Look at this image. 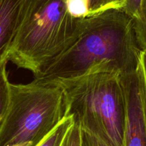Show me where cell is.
I'll use <instances>...</instances> for the list:
<instances>
[{
  "label": "cell",
  "mask_w": 146,
  "mask_h": 146,
  "mask_svg": "<svg viewBox=\"0 0 146 146\" xmlns=\"http://www.w3.org/2000/svg\"><path fill=\"white\" fill-rule=\"evenodd\" d=\"M65 111L64 92L54 82H10L8 107L0 123V146H35L65 117Z\"/></svg>",
  "instance_id": "cell-4"
},
{
  "label": "cell",
  "mask_w": 146,
  "mask_h": 146,
  "mask_svg": "<svg viewBox=\"0 0 146 146\" xmlns=\"http://www.w3.org/2000/svg\"><path fill=\"white\" fill-rule=\"evenodd\" d=\"M81 146H109L94 135L81 129Z\"/></svg>",
  "instance_id": "cell-15"
},
{
  "label": "cell",
  "mask_w": 146,
  "mask_h": 146,
  "mask_svg": "<svg viewBox=\"0 0 146 146\" xmlns=\"http://www.w3.org/2000/svg\"><path fill=\"white\" fill-rule=\"evenodd\" d=\"M90 14L88 17L100 14L110 9H122L123 0H89Z\"/></svg>",
  "instance_id": "cell-11"
},
{
  "label": "cell",
  "mask_w": 146,
  "mask_h": 146,
  "mask_svg": "<svg viewBox=\"0 0 146 146\" xmlns=\"http://www.w3.org/2000/svg\"><path fill=\"white\" fill-rule=\"evenodd\" d=\"M60 146H81V127L74 120Z\"/></svg>",
  "instance_id": "cell-12"
},
{
  "label": "cell",
  "mask_w": 146,
  "mask_h": 146,
  "mask_svg": "<svg viewBox=\"0 0 146 146\" xmlns=\"http://www.w3.org/2000/svg\"><path fill=\"white\" fill-rule=\"evenodd\" d=\"M68 14L74 19H84L90 14L89 0H64Z\"/></svg>",
  "instance_id": "cell-10"
},
{
  "label": "cell",
  "mask_w": 146,
  "mask_h": 146,
  "mask_svg": "<svg viewBox=\"0 0 146 146\" xmlns=\"http://www.w3.org/2000/svg\"><path fill=\"white\" fill-rule=\"evenodd\" d=\"M7 62L6 61L0 64V123L4 118L9 100L10 82L7 71Z\"/></svg>",
  "instance_id": "cell-8"
},
{
  "label": "cell",
  "mask_w": 146,
  "mask_h": 146,
  "mask_svg": "<svg viewBox=\"0 0 146 146\" xmlns=\"http://www.w3.org/2000/svg\"><path fill=\"white\" fill-rule=\"evenodd\" d=\"M138 74L139 77L141 96H142L144 114H145L146 122V50H143L141 52V60H140V64L138 69Z\"/></svg>",
  "instance_id": "cell-13"
},
{
  "label": "cell",
  "mask_w": 146,
  "mask_h": 146,
  "mask_svg": "<svg viewBox=\"0 0 146 146\" xmlns=\"http://www.w3.org/2000/svg\"><path fill=\"white\" fill-rule=\"evenodd\" d=\"M142 1L143 0H123V6L121 10L131 17L133 20L137 19L141 12Z\"/></svg>",
  "instance_id": "cell-14"
},
{
  "label": "cell",
  "mask_w": 146,
  "mask_h": 146,
  "mask_svg": "<svg viewBox=\"0 0 146 146\" xmlns=\"http://www.w3.org/2000/svg\"><path fill=\"white\" fill-rule=\"evenodd\" d=\"M125 101L122 146H146V122L138 70L121 75Z\"/></svg>",
  "instance_id": "cell-5"
},
{
  "label": "cell",
  "mask_w": 146,
  "mask_h": 146,
  "mask_svg": "<svg viewBox=\"0 0 146 146\" xmlns=\"http://www.w3.org/2000/svg\"><path fill=\"white\" fill-rule=\"evenodd\" d=\"M81 19L68 14L64 0H29L8 61L36 77L75 40Z\"/></svg>",
  "instance_id": "cell-3"
},
{
  "label": "cell",
  "mask_w": 146,
  "mask_h": 146,
  "mask_svg": "<svg viewBox=\"0 0 146 146\" xmlns=\"http://www.w3.org/2000/svg\"><path fill=\"white\" fill-rule=\"evenodd\" d=\"M141 52L133 19L121 9H110L82 19L75 40L34 80L74 78L94 71L131 74L138 70Z\"/></svg>",
  "instance_id": "cell-1"
},
{
  "label": "cell",
  "mask_w": 146,
  "mask_h": 146,
  "mask_svg": "<svg viewBox=\"0 0 146 146\" xmlns=\"http://www.w3.org/2000/svg\"><path fill=\"white\" fill-rule=\"evenodd\" d=\"M29 0H0V64L8 54Z\"/></svg>",
  "instance_id": "cell-6"
},
{
  "label": "cell",
  "mask_w": 146,
  "mask_h": 146,
  "mask_svg": "<svg viewBox=\"0 0 146 146\" xmlns=\"http://www.w3.org/2000/svg\"><path fill=\"white\" fill-rule=\"evenodd\" d=\"M133 21L138 45L142 51L146 50V0L142 1L139 17Z\"/></svg>",
  "instance_id": "cell-9"
},
{
  "label": "cell",
  "mask_w": 146,
  "mask_h": 146,
  "mask_svg": "<svg viewBox=\"0 0 146 146\" xmlns=\"http://www.w3.org/2000/svg\"><path fill=\"white\" fill-rule=\"evenodd\" d=\"M12 146H33L32 143H20V144L14 145Z\"/></svg>",
  "instance_id": "cell-16"
},
{
  "label": "cell",
  "mask_w": 146,
  "mask_h": 146,
  "mask_svg": "<svg viewBox=\"0 0 146 146\" xmlns=\"http://www.w3.org/2000/svg\"><path fill=\"white\" fill-rule=\"evenodd\" d=\"M74 123L73 117H65L35 146H60L67 131Z\"/></svg>",
  "instance_id": "cell-7"
},
{
  "label": "cell",
  "mask_w": 146,
  "mask_h": 146,
  "mask_svg": "<svg viewBox=\"0 0 146 146\" xmlns=\"http://www.w3.org/2000/svg\"><path fill=\"white\" fill-rule=\"evenodd\" d=\"M48 82L58 84L64 92L65 117H73L81 129L108 145L122 146L125 101L121 74L94 71Z\"/></svg>",
  "instance_id": "cell-2"
}]
</instances>
